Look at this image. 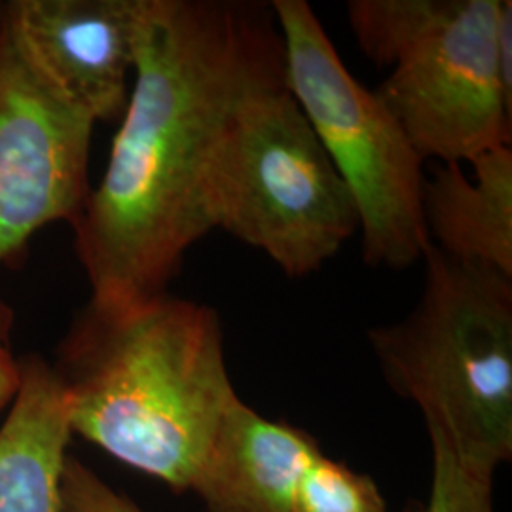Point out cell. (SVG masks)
<instances>
[{"mask_svg":"<svg viewBox=\"0 0 512 512\" xmlns=\"http://www.w3.org/2000/svg\"><path fill=\"white\" fill-rule=\"evenodd\" d=\"M321 454L310 433L236 399L226 410L192 490L207 512H291L294 492Z\"/></svg>","mask_w":512,"mask_h":512,"instance_id":"9","label":"cell"},{"mask_svg":"<svg viewBox=\"0 0 512 512\" xmlns=\"http://www.w3.org/2000/svg\"><path fill=\"white\" fill-rule=\"evenodd\" d=\"M403 512H423V507H420V505H408Z\"/></svg>","mask_w":512,"mask_h":512,"instance_id":"16","label":"cell"},{"mask_svg":"<svg viewBox=\"0 0 512 512\" xmlns=\"http://www.w3.org/2000/svg\"><path fill=\"white\" fill-rule=\"evenodd\" d=\"M420 300L368 330L393 393L423 414L427 435L467 467L494 475L512 458V277L429 243Z\"/></svg>","mask_w":512,"mask_h":512,"instance_id":"3","label":"cell"},{"mask_svg":"<svg viewBox=\"0 0 512 512\" xmlns=\"http://www.w3.org/2000/svg\"><path fill=\"white\" fill-rule=\"evenodd\" d=\"M501 0H353L349 27L389 76L376 90L423 162L469 164L512 143L497 59Z\"/></svg>","mask_w":512,"mask_h":512,"instance_id":"5","label":"cell"},{"mask_svg":"<svg viewBox=\"0 0 512 512\" xmlns=\"http://www.w3.org/2000/svg\"><path fill=\"white\" fill-rule=\"evenodd\" d=\"M289 88L355 202L363 258L372 268L421 262L423 160L376 92L349 73L306 0L272 2Z\"/></svg>","mask_w":512,"mask_h":512,"instance_id":"6","label":"cell"},{"mask_svg":"<svg viewBox=\"0 0 512 512\" xmlns=\"http://www.w3.org/2000/svg\"><path fill=\"white\" fill-rule=\"evenodd\" d=\"M291 512H387V505L370 476L321 452L300 478Z\"/></svg>","mask_w":512,"mask_h":512,"instance_id":"12","label":"cell"},{"mask_svg":"<svg viewBox=\"0 0 512 512\" xmlns=\"http://www.w3.org/2000/svg\"><path fill=\"white\" fill-rule=\"evenodd\" d=\"M272 8L143 0L128 105L107 167L74 220V253L95 300L167 293L192 245L213 232V156Z\"/></svg>","mask_w":512,"mask_h":512,"instance_id":"1","label":"cell"},{"mask_svg":"<svg viewBox=\"0 0 512 512\" xmlns=\"http://www.w3.org/2000/svg\"><path fill=\"white\" fill-rule=\"evenodd\" d=\"M143 0H10L0 18L38 84L93 124L128 105Z\"/></svg>","mask_w":512,"mask_h":512,"instance_id":"8","label":"cell"},{"mask_svg":"<svg viewBox=\"0 0 512 512\" xmlns=\"http://www.w3.org/2000/svg\"><path fill=\"white\" fill-rule=\"evenodd\" d=\"M19 385L0 425V512H63L61 478L73 437L52 363L19 357Z\"/></svg>","mask_w":512,"mask_h":512,"instance_id":"10","label":"cell"},{"mask_svg":"<svg viewBox=\"0 0 512 512\" xmlns=\"http://www.w3.org/2000/svg\"><path fill=\"white\" fill-rule=\"evenodd\" d=\"M461 164H437L425 177L421 211L427 238L444 255L512 277V147Z\"/></svg>","mask_w":512,"mask_h":512,"instance_id":"11","label":"cell"},{"mask_svg":"<svg viewBox=\"0 0 512 512\" xmlns=\"http://www.w3.org/2000/svg\"><path fill=\"white\" fill-rule=\"evenodd\" d=\"M429 440L433 476L423 512H494V475L467 467L437 437Z\"/></svg>","mask_w":512,"mask_h":512,"instance_id":"13","label":"cell"},{"mask_svg":"<svg viewBox=\"0 0 512 512\" xmlns=\"http://www.w3.org/2000/svg\"><path fill=\"white\" fill-rule=\"evenodd\" d=\"M19 385L18 359L10 353V348L0 346V410L10 406Z\"/></svg>","mask_w":512,"mask_h":512,"instance_id":"15","label":"cell"},{"mask_svg":"<svg viewBox=\"0 0 512 512\" xmlns=\"http://www.w3.org/2000/svg\"><path fill=\"white\" fill-rule=\"evenodd\" d=\"M207 209L213 230L264 253L289 277L321 270L359 234L355 202L289 88L279 29L226 118Z\"/></svg>","mask_w":512,"mask_h":512,"instance_id":"4","label":"cell"},{"mask_svg":"<svg viewBox=\"0 0 512 512\" xmlns=\"http://www.w3.org/2000/svg\"><path fill=\"white\" fill-rule=\"evenodd\" d=\"M90 118L46 92L19 59L0 18V266L54 222L73 224L90 196ZM16 313L0 298V346Z\"/></svg>","mask_w":512,"mask_h":512,"instance_id":"7","label":"cell"},{"mask_svg":"<svg viewBox=\"0 0 512 512\" xmlns=\"http://www.w3.org/2000/svg\"><path fill=\"white\" fill-rule=\"evenodd\" d=\"M63 512H145L128 495L116 492L101 476L69 456L61 478Z\"/></svg>","mask_w":512,"mask_h":512,"instance_id":"14","label":"cell"},{"mask_svg":"<svg viewBox=\"0 0 512 512\" xmlns=\"http://www.w3.org/2000/svg\"><path fill=\"white\" fill-rule=\"evenodd\" d=\"M73 435L131 469L192 490L239 395L217 311L162 293L95 300L76 311L52 363Z\"/></svg>","mask_w":512,"mask_h":512,"instance_id":"2","label":"cell"}]
</instances>
